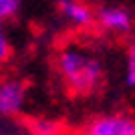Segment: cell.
<instances>
[{
    "label": "cell",
    "mask_w": 135,
    "mask_h": 135,
    "mask_svg": "<svg viewBox=\"0 0 135 135\" xmlns=\"http://www.w3.org/2000/svg\"><path fill=\"white\" fill-rule=\"evenodd\" d=\"M56 71L67 89L77 97H89L97 93L107 75L101 59L77 46H67L56 55Z\"/></svg>",
    "instance_id": "1"
},
{
    "label": "cell",
    "mask_w": 135,
    "mask_h": 135,
    "mask_svg": "<svg viewBox=\"0 0 135 135\" xmlns=\"http://www.w3.org/2000/svg\"><path fill=\"white\" fill-rule=\"evenodd\" d=\"M95 26L113 36H127L133 32V12L123 4H101L95 10Z\"/></svg>",
    "instance_id": "2"
},
{
    "label": "cell",
    "mask_w": 135,
    "mask_h": 135,
    "mask_svg": "<svg viewBox=\"0 0 135 135\" xmlns=\"http://www.w3.org/2000/svg\"><path fill=\"white\" fill-rule=\"evenodd\" d=\"M28 97L26 81L18 77L0 79V117H14L24 109Z\"/></svg>",
    "instance_id": "4"
},
{
    "label": "cell",
    "mask_w": 135,
    "mask_h": 135,
    "mask_svg": "<svg viewBox=\"0 0 135 135\" xmlns=\"http://www.w3.org/2000/svg\"><path fill=\"white\" fill-rule=\"evenodd\" d=\"M12 55V45L10 38H8V32H6L4 22L0 20V62H6Z\"/></svg>",
    "instance_id": "9"
},
{
    "label": "cell",
    "mask_w": 135,
    "mask_h": 135,
    "mask_svg": "<svg viewBox=\"0 0 135 135\" xmlns=\"http://www.w3.org/2000/svg\"><path fill=\"white\" fill-rule=\"evenodd\" d=\"M59 14L71 26L77 28H93L95 26V10L85 0H55Z\"/></svg>",
    "instance_id": "5"
},
{
    "label": "cell",
    "mask_w": 135,
    "mask_h": 135,
    "mask_svg": "<svg viewBox=\"0 0 135 135\" xmlns=\"http://www.w3.org/2000/svg\"><path fill=\"white\" fill-rule=\"evenodd\" d=\"M83 135H135V119L129 113L97 115L85 125Z\"/></svg>",
    "instance_id": "3"
},
{
    "label": "cell",
    "mask_w": 135,
    "mask_h": 135,
    "mask_svg": "<svg viewBox=\"0 0 135 135\" xmlns=\"http://www.w3.org/2000/svg\"><path fill=\"white\" fill-rule=\"evenodd\" d=\"M123 81H125V85H127V89H133L135 87V46H133V40H129V46H127Z\"/></svg>",
    "instance_id": "7"
},
{
    "label": "cell",
    "mask_w": 135,
    "mask_h": 135,
    "mask_svg": "<svg viewBox=\"0 0 135 135\" xmlns=\"http://www.w3.org/2000/svg\"><path fill=\"white\" fill-rule=\"evenodd\" d=\"M24 0H0V20L6 22V20H12L16 18L22 10Z\"/></svg>",
    "instance_id": "8"
},
{
    "label": "cell",
    "mask_w": 135,
    "mask_h": 135,
    "mask_svg": "<svg viewBox=\"0 0 135 135\" xmlns=\"http://www.w3.org/2000/svg\"><path fill=\"white\" fill-rule=\"evenodd\" d=\"M30 133L32 135H61L62 127L55 119L38 117V119H32V121H30Z\"/></svg>",
    "instance_id": "6"
}]
</instances>
